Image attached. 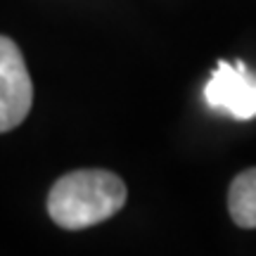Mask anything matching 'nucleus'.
<instances>
[{"label": "nucleus", "mask_w": 256, "mask_h": 256, "mask_svg": "<svg viewBox=\"0 0 256 256\" xmlns=\"http://www.w3.org/2000/svg\"><path fill=\"white\" fill-rule=\"evenodd\" d=\"M126 185L100 168L62 176L48 194V214L60 228L83 230L112 218L126 204Z\"/></svg>", "instance_id": "1"}, {"label": "nucleus", "mask_w": 256, "mask_h": 256, "mask_svg": "<svg viewBox=\"0 0 256 256\" xmlns=\"http://www.w3.org/2000/svg\"><path fill=\"white\" fill-rule=\"evenodd\" d=\"M34 104V83L19 48L0 36V133L17 128Z\"/></svg>", "instance_id": "3"}, {"label": "nucleus", "mask_w": 256, "mask_h": 256, "mask_svg": "<svg viewBox=\"0 0 256 256\" xmlns=\"http://www.w3.org/2000/svg\"><path fill=\"white\" fill-rule=\"evenodd\" d=\"M228 209L240 228H256V168H247L232 180Z\"/></svg>", "instance_id": "4"}, {"label": "nucleus", "mask_w": 256, "mask_h": 256, "mask_svg": "<svg viewBox=\"0 0 256 256\" xmlns=\"http://www.w3.org/2000/svg\"><path fill=\"white\" fill-rule=\"evenodd\" d=\"M204 100L211 110L228 112L232 119L249 121L256 116V74L244 62H218L204 86Z\"/></svg>", "instance_id": "2"}]
</instances>
